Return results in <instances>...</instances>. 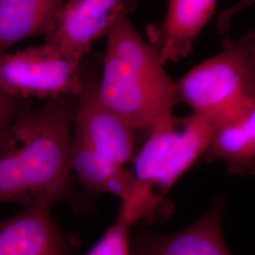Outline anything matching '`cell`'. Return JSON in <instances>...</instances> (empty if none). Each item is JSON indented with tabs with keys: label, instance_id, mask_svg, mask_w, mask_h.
<instances>
[{
	"label": "cell",
	"instance_id": "cell-13",
	"mask_svg": "<svg viewBox=\"0 0 255 255\" xmlns=\"http://www.w3.org/2000/svg\"><path fill=\"white\" fill-rule=\"evenodd\" d=\"M64 0H0V52L33 35H46Z\"/></svg>",
	"mask_w": 255,
	"mask_h": 255
},
{
	"label": "cell",
	"instance_id": "cell-12",
	"mask_svg": "<svg viewBox=\"0 0 255 255\" xmlns=\"http://www.w3.org/2000/svg\"><path fill=\"white\" fill-rule=\"evenodd\" d=\"M70 165L71 171L90 195L109 193L126 202L140 186L132 170L106 160L73 135Z\"/></svg>",
	"mask_w": 255,
	"mask_h": 255
},
{
	"label": "cell",
	"instance_id": "cell-8",
	"mask_svg": "<svg viewBox=\"0 0 255 255\" xmlns=\"http://www.w3.org/2000/svg\"><path fill=\"white\" fill-rule=\"evenodd\" d=\"M49 205L25 207L0 223V255H71L72 245L50 215Z\"/></svg>",
	"mask_w": 255,
	"mask_h": 255
},
{
	"label": "cell",
	"instance_id": "cell-11",
	"mask_svg": "<svg viewBox=\"0 0 255 255\" xmlns=\"http://www.w3.org/2000/svg\"><path fill=\"white\" fill-rule=\"evenodd\" d=\"M216 128L204 157L208 161L220 160L229 172H255V102L216 120Z\"/></svg>",
	"mask_w": 255,
	"mask_h": 255
},
{
	"label": "cell",
	"instance_id": "cell-4",
	"mask_svg": "<svg viewBox=\"0 0 255 255\" xmlns=\"http://www.w3.org/2000/svg\"><path fill=\"white\" fill-rule=\"evenodd\" d=\"M82 60L46 43L11 53L0 52V88L10 97H77L82 89Z\"/></svg>",
	"mask_w": 255,
	"mask_h": 255
},
{
	"label": "cell",
	"instance_id": "cell-15",
	"mask_svg": "<svg viewBox=\"0 0 255 255\" xmlns=\"http://www.w3.org/2000/svg\"><path fill=\"white\" fill-rule=\"evenodd\" d=\"M20 100L12 98L0 88V133L9 124L21 104Z\"/></svg>",
	"mask_w": 255,
	"mask_h": 255
},
{
	"label": "cell",
	"instance_id": "cell-14",
	"mask_svg": "<svg viewBox=\"0 0 255 255\" xmlns=\"http://www.w3.org/2000/svg\"><path fill=\"white\" fill-rule=\"evenodd\" d=\"M133 223L119 212V219L85 255H132L129 230Z\"/></svg>",
	"mask_w": 255,
	"mask_h": 255
},
{
	"label": "cell",
	"instance_id": "cell-1",
	"mask_svg": "<svg viewBox=\"0 0 255 255\" xmlns=\"http://www.w3.org/2000/svg\"><path fill=\"white\" fill-rule=\"evenodd\" d=\"M74 96L20 106L0 133V203L52 206L70 194Z\"/></svg>",
	"mask_w": 255,
	"mask_h": 255
},
{
	"label": "cell",
	"instance_id": "cell-3",
	"mask_svg": "<svg viewBox=\"0 0 255 255\" xmlns=\"http://www.w3.org/2000/svg\"><path fill=\"white\" fill-rule=\"evenodd\" d=\"M217 121L193 112L153 128L132 160L137 180L162 197L203 156Z\"/></svg>",
	"mask_w": 255,
	"mask_h": 255
},
{
	"label": "cell",
	"instance_id": "cell-7",
	"mask_svg": "<svg viewBox=\"0 0 255 255\" xmlns=\"http://www.w3.org/2000/svg\"><path fill=\"white\" fill-rule=\"evenodd\" d=\"M135 5L136 0H64L45 35L46 42L83 61L92 45L107 36L116 22Z\"/></svg>",
	"mask_w": 255,
	"mask_h": 255
},
{
	"label": "cell",
	"instance_id": "cell-16",
	"mask_svg": "<svg viewBox=\"0 0 255 255\" xmlns=\"http://www.w3.org/2000/svg\"><path fill=\"white\" fill-rule=\"evenodd\" d=\"M253 5H255V0H239L231 7L223 9L217 18V27L219 28V31H227L232 19L234 18L238 12Z\"/></svg>",
	"mask_w": 255,
	"mask_h": 255
},
{
	"label": "cell",
	"instance_id": "cell-10",
	"mask_svg": "<svg viewBox=\"0 0 255 255\" xmlns=\"http://www.w3.org/2000/svg\"><path fill=\"white\" fill-rule=\"evenodd\" d=\"M222 214L223 202L216 201L201 219L179 233L143 237L132 255H232L223 237Z\"/></svg>",
	"mask_w": 255,
	"mask_h": 255
},
{
	"label": "cell",
	"instance_id": "cell-6",
	"mask_svg": "<svg viewBox=\"0 0 255 255\" xmlns=\"http://www.w3.org/2000/svg\"><path fill=\"white\" fill-rule=\"evenodd\" d=\"M99 79L82 70V89L76 98L73 136L114 164L125 166L135 155L137 130L102 101Z\"/></svg>",
	"mask_w": 255,
	"mask_h": 255
},
{
	"label": "cell",
	"instance_id": "cell-5",
	"mask_svg": "<svg viewBox=\"0 0 255 255\" xmlns=\"http://www.w3.org/2000/svg\"><path fill=\"white\" fill-rule=\"evenodd\" d=\"M102 101L138 130L148 132L173 119L177 92L167 91L106 49L99 81Z\"/></svg>",
	"mask_w": 255,
	"mask_h": 255
},
{
	"label": "cell",
	"instance_id": "cell-2",
	"mask_svg": "<svg viewBox=\"0 0 255 255\" xmlns=\"http://www.w3.org/2000/svg\"><path fill=\"white\" fill-rule=\"evenodd\" d=\"M178 101L218 120L255 102V29L229 40L219 54L176 82Z\"/></svg>",
	"mask_w": 255,
	"mask_h": 255
},
{
	"label": "cell",
	"instance_id": "cell-9",
	"mask_svg": "<svg viewBox=\"0 0 255 255\" xmlns=\"http://www.w3.org/2000/svg\"><path fill=\"white\" fill-rule=\"evenodd\" d=\"M217 0H169L164 20L148 27L150 44L163 64L190 52L201 29L211 18Z\"/></svg>",
	"mask_w": 255,
	"mask_h": 255
}]
</instances>
